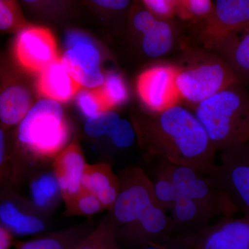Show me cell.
<instances>
[{"label":"cell","mask_w":249,"mask_h":249,"mask_svg":"<svg viewBox=\"0 0 249 249\" xmlns=\"http://www.w3.org/2000/svg\"><path fill=\"white\" fill-rule=\"evenodd\" d=\"M64 203L66 208L64 214L67 217H90L105 211L97 196L83 188Z\"/></svg>","instance_id":"d4e9b609"},{"label":"cell","mask_w":249,"mask_h":249,"mask_svg":"<svg viewBox=\"0 0 249 249\" xmlns=\"http://www.w3.org/2000/svg\"><path fill=\"white\" fill-rule=\"evenodd\" d=\"M24 18L17 4L13 1H0V29L3 31H22L24 28Z\"/></svg>","instance_id":"4dcf8cb0"},{"label":"cell","mask_w":249,"mask_h":249,"mask_svg":"<svg viewBox=\"0 0 249 249\" xmlns=\"http://www.w3.org/2000/svg\"><path fill=\"white\" fill-rule=\"evenodd\" d=\"M175 68V85L181 99L197 105L238 83L227 62L214 52L189 50Z\"/></svg>","instance_id":"277c9868"},{"label":"cell","mask_w":249,"mask_h":249,"mask_svg":"<svg viewBox=\"0 0 249 249\" xmlns=\"http://www.w3.org/2000/svg\"><path fill=\"white\" fill-rule=\"evenodd\" d=\"M116 147L126 149L133 145L137 139L133 124L126 119H120L112 130L107 135Z\"/></svg>","instance_id":"1f68e13d"},{"label":"cell","mask_w":249,"mask_h":249,"mask_svg":"<svg viewBox=\"0 0 249 249\" xmlns=\"http://www.w3.org/2000/svg\"><path fill=\"white\" fill-rule=\"evenodd\" d=\"M142 4L159 19L173 20L177 16V0H145Z\"/></svg>","instance_id":"d6a6232c"},{"label":"cell","mask_w":249,"mask_h":249,"mask_svg":"<svg viewBox=\"0 0 249 249\" xmlns=\"http://www.w3.org/2000/svg\"><path fill=\"white\" fill-rule=\"evenodd\" d=\"M80 87L59 58L41 72L37 83L42 96L58 103L70 101L79 91Z\"/></svg>","instance_id":"ac0fdd59"},{"label":"cell","mask_w":249,"mask_h":249,"mask_svg":"<svg viewBox=\"0 0 249 249\" xmlns=\"http://www.w3.org/2000/svg\"><path fill=\"white\" fill-rule=\"evenodd\" d=\"M74 249H120V247L116 239L115 229L106 217Z\"/></svg>","instance_id":"4316f807"},{"label":"cell","mask_w":249,"mask_h":249,"mask_svg":"<svg viewBox=\"0 0 249 249\" xmlns=\"http://www.w3.org/2000/svg\"><path fill=\"white\" fill-rule=\"evenodd\" d=\"M96 227L92 222H85L31 240L16 241L14 249H74Z\"/></svg>","instance_id":"d6986e66"},{"label":"cell","mask_w":249,"mask_h":249,"mask_svg":"<svg viewBox=\"0 0 249 249\" xmlns=\"http://www.w3.org/2000/svg\"><path fill=\"white\" fill-rule=\"evenodd\" d=\"M109 110L126 102L129 97L128 89L121 74L108 72L103 84L98 88Z\"/></svg>","instance_id":"484cf974"},{"label":"cell","mask_w":249,"mask_h":249,"mask_svg":"<svg viewBox=\"0 0 249 249\" xmlns=\"http://www.w3.org/2000/svg\"><path fill=\"white\" fill-rule=\"evenodd\" d=\"M211 0H177V16L182 20L204 23L213 9Z\"/></svg>","instance_id":"83f0119b"},{"label":"cell","mask_w":249,"mask_h":249,"mask_svg":"<svg viewBox=\"0 0 249 249\" xmlns=\"http://www.w3.org/2000/svg\"><path fill=\"white\" fill-rule=\"evenodd\" d=\"M211 178L237 211L249 215V142L220 150V163Z\"/></svg>","instance_id":"52a82bcc"},{"label":"cell","mask_w":249,"mask_h":249,"mask_svg":"<svg viewBox=\"0 0 249 249\" xmlns=\"http://www.w3.org/2000/svg\"><path fill=\"white\" fill-rule=\"evenodd\" d=\"M191 249H249V215L211 224L196 236Z\"/></svg>","instance_id":"5bb4252c"},{"label":"cell","mask_w":249,"mask_h":249,"mask_svg":"<svg viewBox=\"0 0 249 249\" xmlns=\"http://www.w3.org/2000/svg\"><path fill=\"white\" fill-rule=\"evenodd\" d=\"M70 126L61 106L52 100H42L34 105L19 124L18 142L26 157L14 170L11 184L23 182L37 165L52 160L68 145Z\"/></svg>","instance_id":"7a4b0ae2"},{"label":"cell","mask_w":249,"mask_h":249,"mask_svg":"<svg viewBox=\"0 0 249 249\" xmlns=\"http://www.w3.org/2000/svg\"><path fill=\"white\" fill-rule=\"evenodd\" d=\"M196 236H172L160 242L145 244L137 249H191Z\"/></svg>","instance_id":"836d02e7"},{"label":"cell","mask_w":249,"mask_h":249,"mask_svg":"<svg viewBox=\"0 0 249 249\" xmlns=\"http://www.w3.org/2000/svg\"><path fill=\"white\" fill-rule=\"evenodd\" d=\"M76 104L82 114L88 119L109 110L98 89L80 91L76 96Z\"/></svg>","instance_id":"f546056e"},{"label":"cell","mask_w":249,"mask_h":249,"mask_svg":"<svg viewBox=\"0 0 249 249\" xmlns=\"http://www.w3.org/2000/svg\"><path fill=\"white\" fill-rule=\"evenodd\" d=\"M119 186V178L109 163L103 162L85 165L82 178V187L85 189L98 196L107 190Z\"/></svg>","instance_id":"603a6c76"},{"label":"cell","mask_w":249,"mask_h":249,"mask_svg":"<svg viewBox=\"0 0 249 249\" xmlns=\"http://www.w3.org/2000/svg\"><path fill=\"white\" fill-rule=\"evenodd\" d=\"M118 178L119 194L107 217L115 231L129 227L150 206L158 204L154 196L151 180L142 168H126Z\"/></svg>","instance_id":"8992f818"},{"label":"cell","mask_w":249,"mask_h":249,"mask_svg":"<svg viewBox=\"0 0 249 249\" xmlns=\"http://www.w3.org/2000/svg\"><path fill=\"white\" fill-rule=\"evenodd\" d=\"M16 242L14 233L0 224V249H11Z\"/></svg>","instance_id":"e575fe53"},{"label":"cell","mask_w":249,"mask_h":249,"mask_svg":"<svg viewBox=\"0 0 249 249\" xmlns=\"http://www.w3.org/2000/svg\"><path fill=\"white\" fill-rule=\"evenodd\" d=\"M14 49L19 63L34 73H41L58 58L55 39L43 27H27L19 31Z\"/></svg>","instance_id":"7c38bea8"},{"label":"cell","mask_w":249,"mask_h":249,"mask_svg":"<svg viewBox=\"0 0 249 249\" xmlns=\"http://www.w3.org/2000/svg\"><path fill=\"white\" fill-rule=\"evenodd\" d=\"M175 235H196L211 225L213 214L190 198L178 195L171 210Z\"/></svg>","instance_id":"e0dca14e"},{"label":"cell","mask_w":249,"mask_h":249,"mask_svg":"<svg viewBox=\"0 0 249 249\" xmlns=\"http://www.w3.org/2000/svg\"><path fill=\"white\" fill-rule=\"evenodd\" d=\"M194 114L216 151L249 142V96L240 83L196 105Z\"/></svg>","instance_id":"3957f363"},{"label":"cell","mask_w":249,"mask_h":249,"mask_svg":"<svg viewBox=\"0 0 249 249\" xmlns=\"http://www.w3.org/2000/svg\"><path fill=\"white\" fill-rule=\"evenodd\" d=\"M30 93L22 85L8 87L0 96V118L4 127L19 124L31 109Z\"/></svg>","instance_id":"44dd1931"},{"label":"cell","mask_w":249,"mask_h":249,"mask_svg":"<svg viewBox=\"0 0 249 249\" xmlns=\"http://www.w3.org/2000/svg\"><path fill=\"white\" fill-rule=\"evenodd\" d=\"M86 164L76 137L52 161V172L58 183L63 201L68 200L83 188L82 178Z\"/></svg>","instance_id":"2e32d148"},{"label":"cell","mask_w":249,"mask_h":249,"mask_svg":"<svg viewBox=\"0 0 249 249\" xmlns=\"http://www.w3.org/2000/svg\"><path fill=\"white\" fill-rule=\"evenodd\" d=\"M137 89L142 103L152 112H160L178 104L181 99L175 85L173 65H156L138 77Z\"/></svg>","instance_id":"30bf717a"},{"label":"cell","mask_w":249,"mask_h":249,"mask_svg":"<svg viewBox=\"0 0 249 249\" xmlns=\"http://www.w3.org/2000/svg\"><path fill=\"white\" fill-rule=\"evenodd\" d=\"M199 31L198 40L213 51L249 25V0H216Z\"/></svg>","instance_id":"ba28073f"},{"label":"cell","mask_w":249,"mask_h":249,"mask_svg":"<svg viewBox=\"0 0 249 249\" xmlns=\"http://www.w3.org/2000/svg\"><path fill=\"white\" fill-rule=\"evenodd\" d=\"M63 66L80 86L97 88L105 76L100 70V54L91 42H80L67 49L61 58Z\"/></svg>","instance_id":"9a60e30c"},{"label":"cell","mask_w":249,"mask_h":249,"mask_svg":"<svg viewBox=\"0 0 249 249\" xmlns=\"http://www.w3.org/2000/svg\"><path fill=\"white\" fill-rule=\"evenodd\" d=\"M212 52L227 62L240 84H249V31L240 38L232 36Z\"/></svg>","instance_id":"ffe728a7"},{"label":"cell","mask_w":249,"mask_h":249,"mask_svg":"<svg viewBox=\"0 0 249 249\" xmlns=\"http://www.w3.org/2000/svg\"><path fill=\"white\" fill-rule=\"evenodd\" d=\"M166 212L158 204L152 205L133 224L116 231L118 243L138 249L175 236L171 218Z\"/></svg>","instance_id":"4fadbf2b"},{"label":"cell","mask_w":249,"mask_h":249,"mask_svg":"<svg viewBox=\"0 0 249 249\" xmlns=\"http://www.w3.org/2000/svg\"><path fill=\"white\" fill-rule=\"evenodd\" d=\"M152 113L133 124L142 147L158 159L215 175V149L194 113L180 105Z\"/></svg>","instance_id":"6da1fadb"},{"label":"cell","mask_w":249,"mask_h":249,"mask_svg":"<svg viewBox=\"0 0 249 249\" xmlns=\"http://www.w3.org/2000/svg\"><path fill=\"white\" fill-rule=\"evenodd\" d=\"M95 4L102 7L107 8V9L122 10L125 9L128 6L129 1H124V0H98V1H93Z\"/></svg>","instance_id":"8d00e7d4"},{"label":"cell","mask_w":249,"mask_h":249,"mask_svg":"<svg viewBox=\"0 0 249 249\" xmlns=\"http://www.w3.org/2000/svg\"><path fill=\"white\" fill-rule=\"evenodd\" d=\"M30 182V200L42 212L50 216L62 198L53 172L36 173Z\"/></svg>","instance_id":"7402d4cb"},{"label":"cell","mask_w":249,"mask_h":249,"mask_svg":"<svg viewBox=\"0 0 249 249\" xmlns=\"http://www.w3.org/2000/svg\"><path fill=\"white\" fill-rule=\"evenodd\" d=\"M50 224V216L42 212L29 199L4 189L0 201V224L15 236L37 235Z\"/></svg>","instance_id":"9c48e42d"},{"label":"cell","mask_w":249,"mask_h":249,"mask_svg":"<svg viewBox=\"0 0 249 249\" xmlns=\"http://www.w3.org/2000/svg\"><path fill=\"white\" fill-rule=\"evenodd\" d=\"M159 162L169 175L178 195L200 204L214 217H232L238 211L211 177L167 160L159 159Z\"/></svg>","instance_id":"5b68a950"},{"label":"cell","mask_w":249,"mask_h":249,"mask_svg":"<svg viewBox=\"0 0 249 249\" xmlns=\"http://www.w3.org/2000/svg\"><path fill=\"white\" fill-rule=\"evenodd\" d=\"M91 42V40L86 36L83 35L81 33L76 32V31H71V32L69 33L65 39V44L67 49L71 48L80 42Z\"/></svg>","instance_id":"d590c367"},{"label":"cell","mask_w":249,"mask_h":249,"mask_svg":"<svg viewBox=\"0 0 249 249\" xmlns=\"http://www.w3.org/2000/svg\"><path fill=\"white\" fill-rule=\"evenodd\" d=\"M131 22L136 32L142 36L141 47L148 58L164 56L176 46L178 30L173 20L159 19L143 6L134 11Z\"/></svg>","instance_id":"8fae6325"},{"label":"cell","mask_w":249,"mask_h":249,"mask_svg":"<svg viewBox=\"0 0 249 249\" xmlns=\"http://www.w3.org/2000/svg\"><path fill=\"white\" fill-rule=\"evenodd\" d=\"M151 180L156 201L165 211H170L178 196L176 187L158 161Z\"/></svg>","instance_id":"cb8c5ba5"},{"label":"cell","mask_w":249,"mask_h":249,"mask_svg":"<svg viewBox=\"0 0 249 249\" xmlns=\"http://www.w3.org/2000/svg\"><path fill=\"white\" fill-rule=\"evenodd\" d=\"M121 118L113 110H107L88 118L85 122V134L92 138L107 136Z\"/></svg>","instance_id":"f1b7e54d"}]
</instances>
